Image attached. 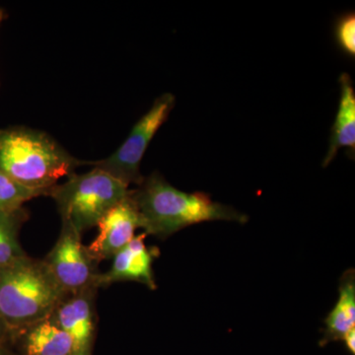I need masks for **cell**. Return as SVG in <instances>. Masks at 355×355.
Masks as SVG:
<instances>
[{
    "label": "cell",
    "instance_id": "1",
    "mask_svg": "<svg viewBox=\"0 0 355 355\" xmlns=\"http://www.w3.org/2000/svg\"><path fill=\"white\" fill-rule=\"evenodd\" d=\"M130 197L139 211L144 233L161 240L200 222L246 223L249 219L233 207L214 202L207 193L178 190L158 172L144 178L137 189L130 190Z\"/></svg>",
    "mask_w": 355,
    "mask_h": 355
},
{
    "label": "cell",
    "instance_id": "2",
    "mask_svg": "<svg viewBox=\"0 0 355 355\" xmlns=\"http://www.w3.org/2000/svg\"><path fill=\"white\" fill-rule=\"evenodd\" d=\"M83 164L46 133L25 127L0 130V171L27 188L48 195Z\"/></svg>",
    "mask_w": 355,
    "mask_h": 355
},
{
    "label": "cell",
    "instance_id": "3",
    "mask_svg": "<svg viewBox=\"0 0 355 355\" xmlns=\"http://www.w3.org/2000/svg\"><path fill=\"white\" fill-rule=\"evenodd\" d=\"M65 297L44 260L27 254L0 270V315L9 335L48 319Z\"/></svg>",
    "mask_w": 355,
    "mask_h": 355
},
{
    "label": "cell",
    "instance_id": "4",
    "mask_svg": "<svg viewBox=\"0 0 355 355\" xmlns=\"http://www.w3.org/2000/svg\"><path fill=\"white\" fill-rule=\"evenodd\" d=\"M130 188L98 168L83 174L70 175L62 184L48 191L55 200L62 221L83 235L130 193Z\"/></svg>",
    "mask_w": 355,
    "mask_h": 355
},
{
    "label": "cell",
    "instance_id": "5",
    "mask_svg": "<svg viewBox=\"0 0 355 355\" xmlns=\"http://www.w3.org/2000/svg\"><path fill=\"white\" fill-rule=\"evenodd\" d=\"M176 98L165 93L155 100L150 110L132 128L123 144L109 157L95 162L84 163L108 173L114 179L130 188L140 186L144 177L140 173V163L154 135L167 121L174 108Z\"/></svg>",
    "mask_w": 355,
    "mask_h": 355
},
{
    "label": "cell",
    "instance_id": "6",
    "mask_svg": "<svg viewBox=\"0 0 355 355\" xmlns=\"http://www.w3.org/2000/svg\"><path fill=\"white\" fill-rule=\"evenodd\" d=\"M62 231L55 246L43 259L51 275L67 295L97 286L98 263L83 245V235L69 222L62 221Z\"/></svg>",
    "mask_w": 355,
    "mask_h": 355
},
{
    "label": "cell",
    "instance_id": "7",
    "mask_svg": "<svg viewBox=\"0 0 355 355\" xmlns=\"http://www.w3.org/2000/svg\"><path fill=\"white\" fill-rule=\"evenodd\" d=\"M98 291L96 287H90L67 295L51 314V319L73 342L76 355H93L97 333Z\"/></svg>",
    "mask_w": 355,
    "mask_h": 355
},
{
    "label": "cell",
    "instance_id": "8",
    "mask_svg": "<svg viewBox=\"0 0 355 355\" xmlns=\"http://www.w3.org/2000/svg\"><path fill=\"white\" fill-rule=\"evenodd\" d=\"M97 226L99 233L87 250L99 265L103 261L113 259L114 254L132 241L135 231L141 228V220L130 197V191L128 197L114 205Z\"/></svg>",
    "mask_w": 355,
    "mask_h": 355
},
{
    "label": "cell",
    "instance_id": "9",
    "mask_svg": "<svg viewBox=\"0 0 355 355\" xmlns=\"http://www.w3.org/2000/svg\"><path fill=\"white\" fill-rule=\"evenodd\" d=\"M146 233L135 235L127 246L113 257V263L106 272H101L98 277L97 286L100 288H108L116 282H139L155 291L153 263L159 257L156 247L146 244Z\"/></svg>",
    "mask_w": 355,
    "mask_h": 355
},
{
    "label": "cell",
    "instance_id": "10",
    "mask_svg": "<svg viewBox=\"0 0 355 355\" xmlns=\"http://www.w3.org/2000/svg\"><path fill=\"white\" fill-rule=\"evenodd\" d=\"M9 345L18 355H76L71 338L51 317L13 331Z\"/></svg>",
    "mask_w": 355,
    "mask_h": 355
},
{
    "label": "cell",
    "instance_id": "11",
    "mask_svg": "<svg viewBox=\"0 0 355 355\" xmlns=\"http://www.w3.org/2000/svg\"><path fill=\"white\" fill-rule=\"evenodd\" d=\"M340 98L335 123L331 128L330 144L323 161V167L331 164L338 150L349 149L352 155L355 149V92L352 78L347 73L340 77Z\"/></svg>",
    "mask_w": 355,
    "mask_h": 355
},
{
    "label": "cell",
    "instance_id": "12",
    "mask_svg": "<svg viewBox=\"0 0 355 355\" xmlns=\"http://www.w3.org/2000/svg\"><path fill=\"white\" fill-rule=\"evenodd\" d=\"M338 292L336 306L324 320L326 328L319 343L321 347L342 342L345 334L355 328V275L352 268L343 273Z\"/></svg>",
    "mask_w": 355,
    "mask_h": 355
},
{
    "label": "cell",
    "instance_id": "13",
    "mask_svg": "<svg viewBox=\"0 0 355 355\" xmlns=\"http://www.w3.org/2000/svg\"><path fill=\"white\" fill-rule=\"evenodd\" d=\"M29 218L24 207L0 211V270L27 254L20 243V231Z\"/></svg>",
    "mask_w": 355,
    "mask_h": 355
},
{
    "label": "cell",
    "instance_id": "14",
    "mask_svg": "<svg viewBox=\"0 0 355 355\" xmlns=\"http://www.w3.org/2000/svg\"><path fill=\"white\" fill-rule=\"evenodd\" d=\"M41 196H46V193L27 188L0 171V211L21 209L25 202Z\"/></svg>",
    "mask_w": 355,
    "mask_h": 355
},
{
    "label": "cell",
    "instance_id": "15",
    "mask_svg": "<svg viewBox=\"0 0 355 355\" xmlns=\"http://www.w3.org/2000/svg\"><path fill=\"white\" fill-rule=\"evenodd\" d=\"M336 40L340 48L349 57L355 55V15L347 13L336 23Z\"/></svg>",
    "mask_w": 355,
    "mask_h": 355
},
{
    "label": "cell",
    "instance_id": "16",
    "mask_svg": "<svg viewBox=\"0 0 355 355\" xmlns=\"http://www.w3.org/2000/svg\"><path fill=\"white\" fill-rule=\"evenodd\" d=\"M342 342L345 343V347L352 355L355 354V328L352 329L343 336Z\"/></svg>",
    "mask_w": 355,
    "mask_h": 355
},
{
    "label": "cell",
    "instance_id": "17",
    "mask_svg": "<svg viewBox=\"0 0 355 355\" xmlns=\"http://www.w3.org/2000/svg\"><path fill=\"white\" fill-rule=\"evenodd\" d=\"M9 330L0 315V343L9 345Z\"/></svg>",
    "mask_w": 355,
    "mask_h": 355
},
{
    "label": "cell",
    "instance_id": "18",
    "mask_svg": "<svg viewBox=\"0 0 355 355\" xmlns=\"http://www.w3.org/2000/svg\"><path fill=\"white\" fill-rule=\"evenodd\" d=\"M0 355H18L16 354L15 350L7 345V343H0Z\"/></svg>",
    "mask_w": 355,
    "mask_h": 355
},
{
    "label": "cell",
    "instance_id": "19",
    "mask_svg": "<svg viewBox=\"0 0 355 355\" xmlns=\"http://www.w3.org/2000/svg\"><path fill=\"white\" fill-rule=\"evenodd\" d=\"M6 18V13H4L3 9L0 8V25H1L2 21Z\"/></svg>",
    "mask_w": 355,
    "mask_h": 355
}]
</instances>
